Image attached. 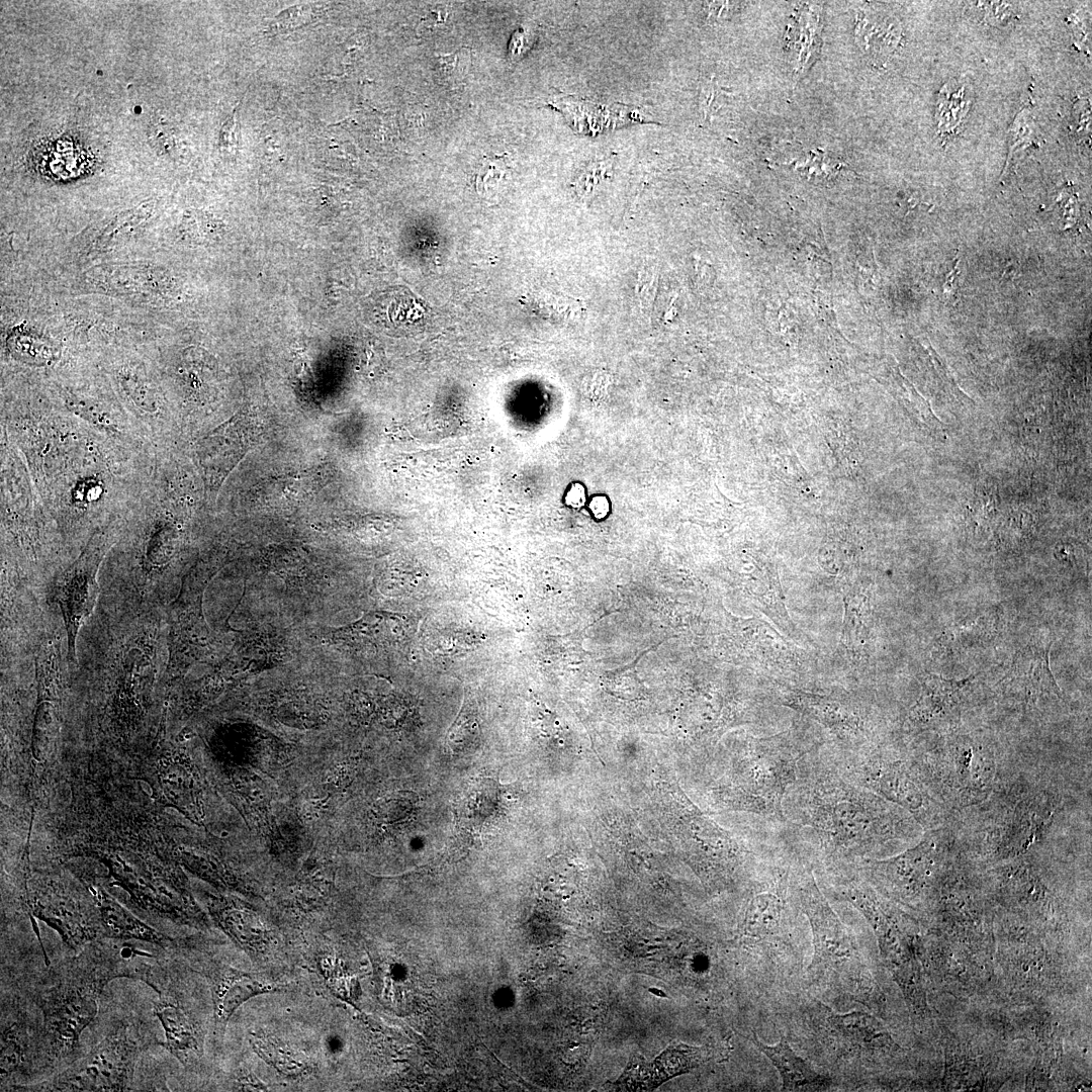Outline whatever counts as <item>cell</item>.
Wrapping results in <instances>:
<instances>
[{
	"label": "cell",
	"mask_w": 1092,
	"mask_h": 1092,
	"mask_svg": "<svg viewBox=\"0 0 1092 1092\" xmlns=\"http://www.w3.org/2000/svg\"><path fill=\"white\" fill-rule=\"evenodd\" d=\"M659 282V272L655 265H643L635 284V299L642 314L648 316L653 309Z\"/></svg>",
	"instance_id": "484cf974"
},
{
	"label": "cell",
	"mask_w": 1092,
	"mask_h": 1092,
	"mask_svg": "<svg viewBox=\"0 0 1092 1092\" xmlns=\"http://www.w3.org/2000/svg\"><path fill=\"white\" fill-rule=\"evenodd\" d=\"M8 350L15 360L34 367L52 366L59 359L57 349L32 336L19 335L11 339Z\"/></svg>",
	"instance_id": "cb8c5ba5"
},
{
	"label": "cell",
	"mask_w": 1092,
	"mask_h": 1092,
	"mask_svg": "<svg viewBox=\"0 0 1092 1092\" xmlns=\"http://www.w3.org/2000/svg\"><path fill=\"white\" fill-rule=\"evenodd\" d=\"M260 435L257 418L241 412L193 442L190 458L206 495L216 496L232 471L255 447Z\"/></svg>",
	"instance_id": "8fae6325"
},
{
	"label": "cell",
	"mask_w": 1092,
	"mask_h": 1092,
	"mask_svg": "<svg viewBox=\"0 0 1092 1092\" xmlns=\"http://www.w3.org/2000/svg\"><path fill=\"white\" fill-rule=\"evenodd\" d=\"M782 702L808 719L817 722L834 739L837 752L829 756L837 761L852 759L862 738L863 722L855 708L835 696L791 690L783 693Z\"/></svg>",
	"instance_id": "7c38bea8"
},
{
	"label": "cell",
	"mask_w": 1092,
	"mask_h": 1092,
	"mask_svg": "<svg viewBox=\"0 0 1092 1092\" xmlns=\"http://www.w3.org/2000/svg\"><path fill=\"white\" fill-rule=\"evenodd\" d=\"M151 212V205H140L134 209H130L120 213L113 218L110 223L103 230L102 234L97 240V249L100 251L107 250L110 246L122 241L131 231L140 225L147 219Z\"/></svg>",
	"instance_id": "d4e9b609"
},
{
	"label": "cell",
	"mask_w": 1092,
	"mask_h": 1092,
	"mask_svg": "<svg viewBox=\"0 0 1092 1092\" xmlns=\"http://www.w3.org/2000/svg\"><path fill=\"white\" fill-rule=\"evenodd\" d=\"M235 120H236V117H235V112H234L233 116H230V118L225 121V123L223 124V126L221 128L220 145H221V148L224 149L225 151H231V149H233L234 146L236 145V139H235L236 123H235Z\"/></svg>",
	"instance_id": "f1b7e54d"
},
{
	"label": "cell",
	"mask_w": 1092,
	"mask_h": 1092,
	"mask_svg": "<svg viewBox=\"0 0 1092 1092\" xmlns=\"http://www.w3.org/2000/svg\"><path fill=\"white\" fill-rule=\"evenodd\" d=\"M141 1023L118 1022L86 1055L49 1080L16 1086L21 1091H128L141 1055L153 1038Z\"/></svg>",
	"instance_id": "ba28073f"
},
{
	"label": "cell",
	"mask_w": 1092,
	"mask_h": 1092,
	"mask_svg": "<svg viewBox=\"0 0 1092 1092\" xmlns=\"http://www.w3.org/2000/svg\"><path fill=\"white\" fill-rule=\"evenodd\" d=\"M55 528L18 449L1 431V564L42 588L65 565Z\"/></svg>",
	"instance_id": "5b68a950"
},
{
	"label": "cell",
	"mask_w": 1092,
	"mask_h": 1092,
	"mask_svg": "<svg viewBox=\"0 0 1092 1092\" xmlns=\"http://www.w3.org/2000/svg\"><path fill=\"white\" fill-rule=\"evenodd\" d=\"M794 887L813 934L814 952L808 968L812 984L835 997L855 996L860 989V967L852 934L818 888L812 872L799 873Z\"/></svg>",
	"instance_id": "52a82bcc"
},
{
	"label": "cell",
	"mask_w": 1092,
	"mask_h": 1092,
	"mask_svg": "<svg viewBox=\"0 0 1092 1092\" xmlns=\"http://www.w3.org/2000/svg\"><path fill=\"white\" fill-rule=\"evenodd\" d=\"M559 108L570 119L573 127L585 132H597L604 129L622 126L635 121H643V116L635 111L628 110L625 106H603L585 100H559Z\"/></svg>",
	"instance_id": "ffe728a7"
},
{
	"label": "cell",
	"mask_w": 1092,
	"mask_h": 1092,
	"mask_svg": "<svg viewBox=\"0 0 1092 1092\" xmlns=\"http://www.w3.org/2000/svg\"><path fill=\"white\" fill-rule=\"evenodd\" d=\"M478 733L477 708L474 700L468 695L465 697L458 717L449 729L447 743L453 752H461L476 744Z\"/></svg>",
	"instance_id": "603a6c76"
},
{
	"label": "cell",
	"mask_w": 1092,
	"mask_h": 1092,
	"mask_svg": "<svg viewBox=\"0 0 1092 1092\" xmlns=\"http://www.w3.org/2000/svg\"><path fill=\"white\" fill-rule=\"evenodd\" d=\"M787 845L811 846L831 869L907 835V816L848 780L820 748L801 764L783 802Z\"/></svg>",
	"instance_id": "7a4b0ae2"
},
{
	"label": "cell",
	"mask_w": 1092,
	"mask_h": 1092,
	"mask_svg": "<svg viewBox=\"0 0 1092 1092\" xmlns=\"http://www.w3.org/2000/svg\"><path fill=\"white\" fill-rule=\"evenodd\" d=\"M607 172V166L601 163L589 165L585 170L581 171L575 182L578 195L583 198L592 196L606 178Z\"/></svg>",
	"instance_id": "4316f807"
},
{
	"label": "cell",
	"mask_w": 1092,
	"mask_h": 1092,
	"mask_svg": "<svg viewBox=\"0 0 1092 1092\" xmlns=\"http://www.w3.org/2000/svg\"><path fill=\"white\" fill-rule=\"evenodd\" d=\"M871 622L870 598L863 589H851L844 598V619L841 642L849 652L856 653L866 644Z\"/></svg>",
	"instance_id": "7402d4cb"
},
{
	"label": "cell",
	"mask_w": 1092,
	"mask_h": 1092,
	"mask_svg": "<svg viewBox=\"0 0 1092 1092\" xmlns=\"http://www.w3.org/2000/svg\"><path fill=\"white\" fill-rule=\"evenodd\" d=\"M821 745L791 732L751 738L732 760L727 782L719 789L720 800L729 808L783 825L785 796L797 782L804 758Z\"/></svg>",
	"instance_id": "8992f818"
},
{
	"label": "cell",
	"mask_w": 1092,
	"mask_h": 1092,
	"mask_svg": "<svg viewBox=\"0 0 1092 1092\" xmlns=\"http://www.w3.org/2000/svg\"><path fill=\"white\" fill-rule=\"evenodd\" d=\"M0 1040L1 1090L11 1088L17 1079L36 1073V1028L29 1021L24 1004L15 999L2 1005Z\"/></svg>",
	"instance_id": "4fadbf2b"
},
{
	"label": "cell",
	"mask_w": 1092,
	"mask_h": 1092,
	"mask_svg": "<svg viewBox=\"0 0 1092 1092\" xmlns=\"http://www.w3.org/2000/svg\"><path fill=\"white\" fill-rule=\"evenodd\" d=\"M1 411V431L21 454L71 561L97 530L123 514L156 455L119 446L50 396L6 399Z\"/></svg>",
	"instance_id": "6da1fadb"
},
{
	"label": "cell",
	"mask_w": 1092,
	"mask_h": 1092,
	"mask_svg": "<svg viewBox=\"0 0 1092 1092\" xmlns=\"http://www.w3.org/2000/svg\"><path fill=\"white\" fill-rule=\"evenodd\" d=\"M121 527L122 515L97 530L76 558L61 568L42 588L48 605L53 604L60 610L71 671L77 666L80 632L99 602L101 565L117 542Z\"/></svg>",
	"instance_id": "9c48e42d"
},
{
	"label": "cell",
	"mask_w": 1092,
	"mask_h": 1092,
	"mask_svg": "<svg viewBox=\"0 0 1092 1092\" xmlns=\"http://www.w3.org/2000/svg\"><path fill=\"white\" fill-rule=\"evenodd\" d=\"M469 62V51L461 50L450 56L443 57L440 61V65L443 74L447 78L457 79L467 71Z\"/></svg>",
	"instance_id": "83f0119b"
},
{
	"label": "cell",
	"mask_w": 1092,
	"mask_h": 1092,
	"mask_svg": "<svg viewBox=\"0 0 1092 1092\" xmlns=\"http://www.w3.org/2000/svg\"><path fill=\"white\" fill-rule=\"evenodd\" d=\"M1050 646L1031 645L1019 651L1004 677L1006 685L1028 696L1041 692L1059 694L1049 664Z\"/></svg>",
	"instance_id": "d6986e66"
},
{
	"label": "cell",
	"mask_w": 1092,
	"mask_h": 1092,
	"mask_svg": "<svg viewBox=\"0 0 1092 1092\" xmlns=\"http://www.w3.org/2000/svg\"><path fill=\"white\" fill-rule=\"evenodd\" d=\"M29 993L42 1022L36 1031V1071L55 1070L78 1056L82 1032L95 1019L106 984L131 977L115 939L103 937L54 968Z\"/></svg>",
	"instance_id": "277c9868"
},
{
	"label": "cell",
	"mask_w": 1092,
	"mask_h": 1092,
	"mask_svg": "<svg viewBox=\"0 0 1092 1092\" xmlns=\"http://www.w3.org/2000/svg\"><path fill=\"white\" fill-rule=\"evenodd\" d=\"M159 995L153 1013L165 1031V1041L159 1042L187 1069L199 1064L203 1053V1031L191 1017L171 988L160 975L152 987Z\"/></svg>",
	"instance_id": "5bb4252c"
},
{
	"label": "cell",
	"mask_w": 1092,
	"mask_h": 1092,
	"mask_svg": "<svg viewBox=\"0 0 1092 1092\" xmlns=\"http://www.w3.org/2000/svg\"><path fill=\"white\" fill-rule=\"evenodd\" d=\"M109 370L114 394L145 440L157 452L173 448L176 420L153 370L131 358Z\"/></svg>",
	"instance_id": "30bf717a"
},
{
	"label": "cell",
	"mask_w": 1092,
	"mask_h": 1092,
	"mask_svg": "<svg viewBox=\"0 0 1092 1092\" xmlns=\"http://www.w3.org/2000/svg\"><path fill=\"white\" fill-rule=\"evenodd\" d=\"M207 976L211 985L215 1032L219 1037L223 1035L232 1014L243 1002L270 989L246 974L224 967L211 969Z\"/></svg>",
	"instance_id": "2e32d148"
},
{
	"label": "cell",
	"mask_w": 1092,
	"mask_h": 1092,
	"mask_svg": "<svg viewBox=\"0 0 1092 1092\" xmlns=\"http://www.w3.org/2000/svg\"><path fill=\"white\" fill-rule=\"evenodd\" d=\"M753 1042L778 1070L783 1090L821 1091L830 1086L831 1079L797 1055L785 1037L775 1044H766L754 1035Z\"/></svg>",
	"instance_id": "e0dca14e"
},
{
	"label": "cell",
	"mask_w": 1092,
	"mask_h": 1092,
	"mask_svg": "<svg viewBox=\"0 0 1092 1092\" xmlns=\"http://www.w3.org/2000/svg\"><path fill=\"white\" fill-rule=\"evenodd\" d=\"M707 1059L706 1050L680 1043L663 1052L652 1063L635 1058L615 1087L620 1091L652 1090L662 1082L699 1067Z\"/></svg>",
	"instance_id": "9a60e30c"
},
{
	"label": "cell",
	"mask_w": 1092,
	"mask_h": 1092,
	"mask_svg": "<svg viewBox=\"0 0 1092 1092\" xmlns=\"http://www.w3.org/2000/svg\"><path fill=\"white\" fill-rule=\"evenodd\" d=\"M100 922L104 937L122 941H141L168 947L172 938L133 917L116 904L103 899L100 903Z\"/></svg>",
	"instance_id": "44dd1931"
},
{
	"label": "cell",
	"mask_w": 1092,
	"mask_h": 1092,
	"mask_svg": "<svg viewBox=\"0 0 1092 1092\" xmlns=\"http://www.w3.org/2000/svg\"><path fill=\"white\" fill-rule=\"evenodd\" d=\"M173 452V448L157 452L141 489L123 512L120 536L103 562L100 596L165 609L189 505Z\"/></svg>",
	"instance_id": "3957f363"
},
{
	"label": "cell",
	"mask_w": 1092,
	"mask_h": 1092,
	"mask_svg": "<svg viewBox=\"0 0 1092 1092\" xmlns=\"http://www.w3.org/2000/svg\"><path fill=\"white\" fill-rule=\"evenodd\" d=\"M789 870L783 872L778 888H760L749 900L744 921L748 935L763 939L779 932L786 908L783 894L789 884Z\"/></svg>",
	"instance_id": "ac0fdd59"
}]
</instances>
